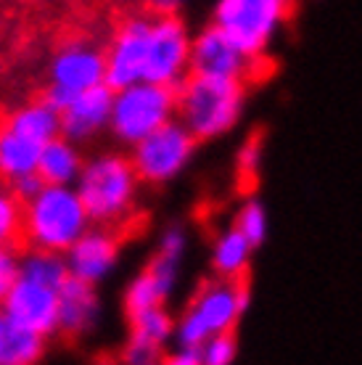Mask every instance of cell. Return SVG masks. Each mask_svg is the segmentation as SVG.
<instances>
[{"mask_svg": "<svg viewBox=\"0 0 362 365\" xmlns=\"http://www.w3.org/2000/svg\"><path fill=\"white\" fill-rule=\"evenodd\" d=\"M3 312L9 315L21 329H29L40 336L58 334V292L43 283H35L29 278H21L14 283V289L0 302Z\"/></svg>", "mask_w": 362, "mask_h": 365, "instance_id": "8fae6325", "label": "cell"}, {"mask_svg": "<svg viewBox=\"0 0 362 365\" xmlns=\"http://www.w3.org/2000/svg\"><path fill=\"white\" fill-rule=\"evenodd\" d=\"M19 275H21V249L0 247V302L14 289Z\"/></svg>", "mask_w": 362, "mask_h": 365, "instance_id": "4316f807", "label": "cell"}, {"mask_svg": "<svg viewBox=\"0 0 362 365\" xmlns=\"http://www.w3.org/2000/svg\"><path fill=\"white\" fill-rule=\"evenodd\" d=\"M138 175L133 159L122 154H98L85 162L74 188L80 193L93 225L122 228V222L133 217L138 199Z\"/></svg>", "mask_w": 362, "mask_h": 365, "instance_id": "7a4b0ae2", "label": "cell"}, {"mask_svg": "<svg viewBox=\"0 0 362 365\" xmlns=\"http://www.w3.org/2000/svg\"><path fill=\"white\" fill-rule=\"evenodd\" d=\"M190 48L193 37L177 14H159L151 19L145 80L177 88L190 74Z\"/></svg>", "mask_w": 362, "mask_h": 365, "instance_id": "ba28073f", "label": "cell"}, {"mask_svg": "<svg viewBox=\"0 0 362 365\" xmlns=\"http://www.w3.org/2000/svg\"><path fill=\"white\" fill-rule=\"evenodd\" d=\"M201 355H204V365H230L238 357L236 331L212 334V336L201 344Z\"/></svg>", "mask_w": 362, "mask_h": 365, "instance_id": "484cf974", "label": "cell"}, {"mask_svg": "<svg viewBox=\"0 0 362 365\" xmlns=\"http://www.w3.org/2000/svg\"><path fill=\"white\" fill-rule=\"evenodd\" d=\"M259 61L262 58H254V56L246 53L244 48H238L214 21L193 37L190 72L196 74H212V77H227V80L249 83L257 74Z\"/></svg>", "mask_w": 362, "mask_h": 365, "instance_id": "9c48e42d", "label": "cell"}, {"mask_svg": "<svg viewBox=\"0 0 362 365\" xmlns=\"http://www.w3.org/2000/svg\"><path fill=\"white\" fill-rule=\"evenodd\" d=\"M257 252L254 244L233 225V228L222 230L212 247V270L219 278H249V265H252V255Z\"/></svg>", "mask_w": 362, "mask_h": 365, "instance_id": "d6986e66", "label": "cell"}, {"mask_svg": "<svg viewBox=\"0 0 362 365\" xmlns=\"http://www.w3.org/2000/svg\"><path fill=\"white\" fill-rule=\"evenodd\" d=\"M148 35L151 19H127L119 24L106 51V85L122 91L127 85L145 80V58H148Z\"/></svg>", "mask_w": 362, "mask_h": 365, "instance_id": "30bf717a", "label": "cell"}, {"mask_svg": "<svg viewBox=\"0 0 362 365\" xmlns=\"http://www.w3.org/2000/svg\"><path fill=\"white\" fill-rule=\"evenodd\" d=\"M46 185L48 182L40 178V173H29V175H21V178H16V180L11 182V191L16 193L21 204H27V201L35 199L37 193L43 191Z\"/></svg>", "mask_w": 362, "mask_h": 365, "instance_id": "f1b7e54d", "label": "cell"}, {"mask_svg": "<svg viewBox=\"0 0 362 365\" xmlns=\"http://www.w3.org/2000/svg\"><path fill=\"white\" fill-rule=\"evenodd\" d=\"M241 233L254 244V249H259L267 241V230H270V220H267V210L259 199H249L238 210L236 222H233Z\"/></svg>", "mask_w": 362, "mask_h": 365, "instance_id": "d4e9b609", "label": "cell"}, {"mask_svg": "<svg viewBox=\"0 0 362 365\" xmlns=\"http://www.w3.org/2000/svg\"><path fill=\"white\" fill-rule=\"evenodd\" d=\"M196 143H199V138L193 135L180 119H170L151 135L138 140L130 159H133L140 180L151 182V185H164V182L175 180L190 165V159L196 154Z\"/></svg>", "mask_w": 362, "mask_h": 365, "instance_id": "52a82bcc", "label": "cell"}, {"mask_svg": "<svg viewBox=\"0 0 362 365\" xmlns=\"http://www.w3.org/2000/svg\"><path fill=\"white\" fill-rule=\"evenodd\" d=\"M9 130L19 133V135L35 140L40 146H46L48 140L61 135V111H56L48 101H35L9 114V119L3 122Z\"/></svg>", "mask_w": 362, "mask_h": 365, "instance_id": "ffe728a7", "label": "cell"}, {"mask_svg": "<svg viewBox=\"0 0 362 365\" xmlns=\"http://www.w3.org/2000/svg\"><path fill=\"white\" fill-rule=\"evenodd\" d=\"M63 257L74 278L98 286L119 262V236L109 225L88 228Z\"/></svg>", "mask_w": 362, "mask_h": 365, "instance_id": "4fadbf2b", "label": "cell"}, {"mask_svg": "<svg viewBox=\"0 0 362 365\" xmlns=\"http://www.w3.org/2000/svg\"><path fill=\"white\" fill-rule=\"evenodd\" d=\"M259 162H262V138L252 135L238 151V175L244 180H257Z\"/></svg>", "mask_w": 362, "mask_h": 365, "instance_id": "83f0119b", "label": "cell"}, {"mask_svg": "<svg viewBox=\"0 0 362 365\" xmlns=\"http://www.w3.org/2000/svg\"><path fill=\"white\" fill-rule=\"evenodd\" d=\"M164 363L170 365H204V355H201V347H180L175 349L172 355L164 357Z\"/></svg>", "mask_w": 362, "mask_h": 365, "instance_id": "1f68e13d", "label": "cell"}, {"mask_svg": "<svg viewBox=\"0 0 362 365\" xmlns=\"http://www.w3.org/2000/svg\"><path fill=\"white\" fill-rule=\"evenodd\" d=\"M100 315V302L95 283L69 275L58 289V334L66 339H80L95 329Z\"/></svg>", "mask_w": 362, "mask_h": 365, "instance_id": "e0dca14e", "label": "cell"}, {"mask_svg": "<svg viewBox=\"0 0 362 365\" xmlns=\"http://www.w3.org/2000/svg\"><path fill=\"white\" fill-rule=\"evenodd\" d=\"M185 247H188L185 230L177 228V225H175V228H167L162 233V238H159V249L172 257H180V259H182V255H185Z\"/></svg>", "mask_w": 362, "mask_h": 365, "instance_id": "f546056e", "label": "cell"}, {"mask_svg": "<svg viewBox=\"0 0 362 365\" xmlns=\"http://www.w3.org/2000/svg\"><path fill=\"white\" fill-rule=\"evenodd\" d=\"M114 96L117 91L106 83L77 93V98L61 111V135L74 143H85L93 135H98L103 128H109Z\"/></svg>", "mask_w": 362, "mask_h": 365, "instance_id": "9a60e30c", "label": "cell"}, {"mask_svg": "<svg viewBox=\"0 0 362 365\" xmlns=\"http://www.w3.org/2000/svg\"><path fill=\"white\" fill-rule=\"evenodd\" d=\"M185 0H151V6L156 9V14H175Z\"/></svg>", "mask_w": 362, "mask_h": 365, "instance_id": "d6a6232c", "label": "cell"}, {"mask_svg": "<svg viewBox=\"0 0 362 365\" xmlns=\"http://www.w3.org/2000/svg\"><path fill=\"white\" fill-rule=\"evenodd\" d=\"M40 151H43L40 143L19 135L3 125L0 128V178L14 182L21 175L37 173Z\"/></svg>", "mask_w": 362, "mask_h": 365, "instance_id": "44dd1931", "label": "cell"}, {"mask_svg": "<svg viewBox=\"0 0 362 365\" xmlns=\"http://www.w3.org/2000/svg\"><path fill=\"white\" fill-rule=\"evenodd\" d=\"M69 275L72 273H69L66 257L61 252H48V249L35 247L21 249V278H29V281L51 286L58 292Z\"/></svg>", "mask_w": 362, "mask_h": 365, "instance_id": "603a6c76", "label": "cell"}, {"mask_svg": "<svg viewBox=\"0 0 362 365\" xmlns=\"http://www.w3.org/2000/svg\"><path fill=\"white\" fill-rule=\"evenodd\" d=\"M43 352H46V336H40L29 329H21L6 315V323L0 329V365L37 363Z\"/></svg>", "mask_w": 362, "mask_h": 365, "instance_id": "7402d4cb", "label": "cell"}, {"mask_svg": "<svg viewBox=\"0 0 362 365\" xmlns=\"http://www.w3.org/2000/svg\"><path fill=\"white\" fill-rule=\"evenodd\" d=\"M130 331H127V341L122 349V360L130 365H154L162 363L164 349L175 339L177 320L162 307H151V310L127 315Z\"/></svg>", "mask_w": 362, "mask_h": 365, "instance_id": "7c38bea8", "label": "cell"}, {"mask_svg": "<svg viewBox=\"0 0 362 365\" xmlns=\"http://www.w3.org/2000/svg\"><path fill=\"white\" fill-rule=\"evenodd\" d=\"M249 304H252L249 278L233 281V278L214 275V281L204 283L180 315L175 329V341L180 347H201L212 334L236 331L238 320L249 310Z\"/></svg>", "mask_w": 362, "mask_h": 365, "instance_id": "277c9868", "label": "cell"}, {"mask_svg": "<svg viewBox=\"0 0 362 365\" xmlns=\"http://www.w3.org/2000/svg\"><path fill=\"white\" fill-rule=\"evenodd\" d=\"M180 257H172L167 252H156L148 265L130 281L125 292V312L135 315V312L151 310V307H162L175 292V283L180 275Z\"/></svg>", "mask_w": 362, "mask_h": 365, "instance_id": "5bb4252c", "label": "cell"}, {"mask_svg": "<svg viewBox=\"0 0 362 365\" xmlns=\"http://www.w3.org/2000/svg\"><path fill=\"white\" fill-rule=\"evenodd\" d=\"M74 98H77V93L69 91V88H61V85H56V83L48 85L46 93H43V101H48L56 111H63Z\"/></svg>", "mask_w": 362, "mask_h": 365, "instance_id": "4dcf8cb0", "label": "cell"}, {"mask_svg": "<svg viewBox=\"0 0 362 365\" xmlns=\"http://www.w3.org/2000/svg\"><path fill=\"white\" fill-rule=\"evenodd\" d=\"M177 117V88L140 80L117 91L109 128L119 143L135 146L138 140Z\"/></svg>", "mask_w": 362, "mask_h": 365, "instance_id": "8992f818", "label": "cell"}, {"mask_svg": "<svg viewBox=\"0 0 362 365\" xmlns=\"http://www.w3.org/2000/svg\"><path fill=\"white\" fill-rule=\"evenodd\" d=\"M82 167H85V162H82L80 151H77V143L58 135L43 146L40 162H37V173L48 185H74Z\"/></svg>", "mask_w": 362, "mask_h": 365, "instance_id": "ac0fdd59", "label": "cell"}, {"mask_svg": "<svg viewBox=\"0 0 362 365\" xmlns=\"http://www.w3.org/2000/svg\"><path fill=\"white\" fill-rule=\"evenodd\" d=\"M51 83L74 93L106 83V53L90 43H66L51 61Z\"/></svg>", "mask_w": 362, "mask_h": 365, "instance_id": "2e32d148", "label": "cell"}, {"mask_svg": "<svg viewBox=\"0 0 362 365\" xmlns=\"http://www.w3.org/2000/svg\"><path fill=\"white\" fill-rule=\"evenodd\" d=\"M294 9L296 0H217L212 21L249 56L264 58Z\"/></svg>", "mask_w": 362, "mask_h": 365, "instance_id": "5b68a950", "label": "cell"}, {"mask_svg": "<svg viewBox=\"0 0 362 365\" xmlns=\"http://www.w3.org/2000/svg\"><path fill=\"white\" fill-rule=\"evenodd\" d=\"M93 225L74 185H46L24 204V247L66 255Z\"/></svg>", "mask_w": 362, "mask_h": 365, "instance_id": "3957f363", "label": "cell"}, {"mask_svg": "<svg viewBox=\"0 0 362 365\" xmlns=\"http://www.w3.org/2000/svg\"><path fill=\"white\" fill-rule=\"evenodd\" d=\"M3 323H6V312H3V307H0V329H3Z\"/></svg>", "mask_w": 362, "mask_h": 365, "instance_id": "836d02e7", "label": "cell"}, {"mask_svg": "<svg viewBox=\"0 0 362 365\" xmlns=\"http://www.w3.org/2000/svg\"><path fill=\"white\" fill-rule=\"evenodd\" d=\"M0 247L24 249V204L11 188H0Z\"/></svg>", "mask_w": 362, "mask_h": 365, "instance_id": "cb8c5ba5", "label": "cell"}, {"mask_svg": "<svg viewBox=\"0 0 362 365\" xmlns=\"http://www.w3.org/2000/svg\"><path fill=\"white\" fill-rule=\"evenodd\" d=\"M246 106V83L190 72L177 85V119L201 140L227 135Z\"/></svg>", "mask_w": 362, "mask_h": 365, "instance_id": "6da1fadb", "label": "cell"}]
</instances>
